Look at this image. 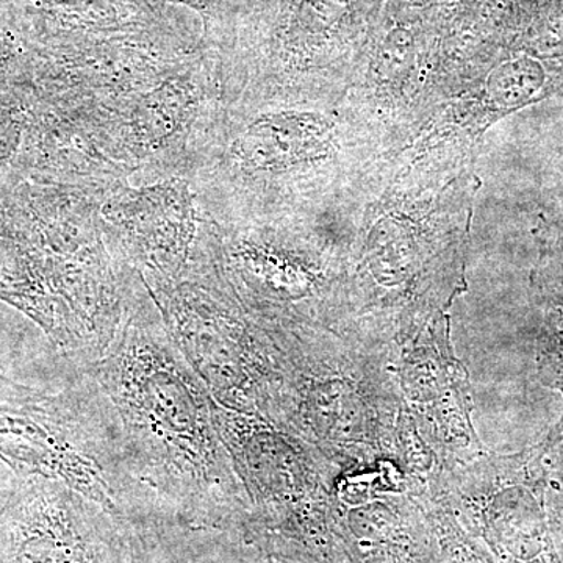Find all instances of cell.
Listing matches in <instances>:
<instances>
[{
  "label": "cell",
  "mask_w": 563,
  "mask_h": 563,
  "mask_svg": "<svg viewBox=\"0 0 563 563\" xmlns=\"http://www.w3.org/2000/svg\"><path fill=\"white\" fill-rule=\"evenodd\" d=\"M85 372L117 415L133 472L158 498L195 520H220L242 507L214 399L166 324L150 312L132 313Z\"/></svg>",
  "instance_id": "cell-1"
},
{
  "label": "cell",
  "mask_w": 563,
  "mask_h": 563,
  "mask_svg": "<svg viewBox=\"0 0 563 563\" xmlns=\"http://www.w3.org/2000/svg\"><path fill=\"white\" fill-rule=\"evenodd\" d=\"M555 515H558L559 523H561V531L563 536V476L561 483L555 487Z\"/></svg>",
  "instance_id": "cell-7"
},
{
  "label": "cell",
  "mask_w": 563,
  "mask_h": 563,
  "mask_svg": "<svg viewBox=\"0 0 563 563\" xmlns=\"http://www.w3.org/2000/svg\"><path fill=\"white\" fill-rule=\"evenodd\" d=\"M540 450H542L543 459H550L551 465L563 470V418L558 428L548 437L547 442L540 446Z\"/></svg>",
  "instance_id": "cell-5"
},
{
  "label": "cell",
  "mask_w": 563,
  "mask_h": 563,
  "mask_svg": "<svg viewBox=\"0 0 563 563\" xmlns=\"http://www.w3.org/2000/svg\"><path fill=\"white\" fill-rule=\"evenodd\" d=\"M496 84L504 87L498 90V98L504 106H515L517 102H523L531 98L543 84V73L539 65L531 60H521L509 63L495 73Z\"/></svg>",
  "instance_id": "cell-4"
},
{
  "label": "cell",
  "mask_w": 563,
  "mask_h": 563,
  "mask_svg": "<svg viewBox=\"0 0 563 563\" xmlns=\"http://www.w3.org/2000/svg\"><path fill=\"white\" fill-rule=\"evenodd\" d=\"M33 391H36V388L14 383V380L10 379L9 376L0 373V401H11V399L24 398V396L32 395Z\"/></svg>",
  "instance_id": "cell-6"
},
{
  "label": "cell",
  "mask_w": 563,
  "mask_h": 563,
  "mask_svg": "<svg viewBox=\"0 0 563 563\" xmlns=\"http://www.w3.org/2000/svg\"><path fill=\"white\" fill-rule=\"evenodd\" d=\"M0 461L20 477L65 485L118 526L157 498L133 472L117 415L87 372L57 395L0 401Z\"/></svg>",
  "instance_id": "cell-2"
},
{
  "label": "cell",
  "mask_w": 563,
  "mask_h": 563,
  "mask_svg": "<svg viewBox=\"0 0 563 563\" xmlns=\"http://www.w3.org/2000/svg\"><path fill=\"white\" fill-rule=\"evenodd\" d=\"M165 324L214 402L285 429L287 374L268 333L254 331L217 295L201 290L174 292Z\"/></svg>",
  "instance_id": "cell-3"
}]
</instances>
